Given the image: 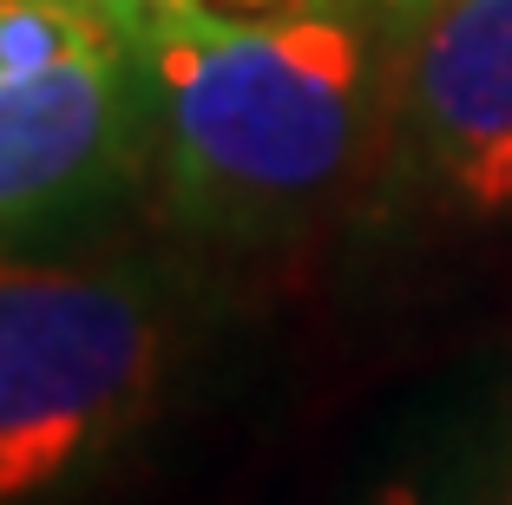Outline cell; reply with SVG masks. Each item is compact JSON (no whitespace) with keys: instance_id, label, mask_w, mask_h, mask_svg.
Here are the masks:
<instances>
[{"instance_id":"6da1fadb","label":"cell","mask_w":512,"mask_h":505,"mask_svg":"<svg viewBox=\"0 0 512 505\" xmlns=\"http://www.w3.org/2000/svg\"><path fill=\"white\" fill-rule=\"evenodd\" d=\"M381 0L171 7L132 33L145 151L191 230L263 237L342 191L381 86Z\"/></svg>"},{"instance_id":"7a4b0ae2","label":"cell","mask_w":512,"mask_h":505,"mask_svg":"<svg viewBox=\"0 0 512 505\" xmlns=\"http://www.w3.org/2000/svg\"><path fill=\"white\" fill-rule=\"evenodd\" d=\"M171 335L151 283L0 250V505L40 499L151 414Z\"/></svg>"},{"instance_id":"3957f363","label":"cell","mask_w":512,"mask_h":505,"mask_svg":"<svg viewBox=\"0 0 512 505\" xmlns=\"http://www.w3.org/2000/svg\"><path fill=\"white\" fill-rule=\"evenodd\" d=\"M145 151V73L106 0H0V237L119 184Z\"/></svg>"},{"instance_id":"277c9868","label":"cell","mask_w":512,"mask_h":505,"mask_svg":"<svg viewBox=\"0 0 512 505\" xmlns=\"http://www.w3.org/2000/svg\"><path fill=\"white\" fill-rule=\"evenodd\" d=\"M407 158L467 217L512 210V0H394Z\"/></svg>"},{"instance_id":"5b68a950","label":"cell","mask_w":512,"mask_h":505,"mask_svg":"<svg viewBox=\"0 0 512 505\" xmlns=\"http://www.w3.org/2000/svg\"><path fill=\"white\" fill-rule=\"evenodd\" d=\"M106 7H112V14H119L125 20V27H145V20H158V14H171V7H191V0H106ZM381 7H388V0H381Z\"/></svg>"},{"instance_id":"8992f818","label":"cell","mask_w":512,"mask_h":505,"mask_svg":"<svg viewBox=\"0 0 512 505\" xmlns=\"http://www.w3.org/2000/svg\"><path fill=\"white\" fill-rule=\"evenodd\" d=\"M375 505H434L421 486H407V479H394V486H381L375 492Z\"/></svg>"},{"instance_id":"52a82bcc","label":"cell","mask_w":512,"mask_h":505,"mask_svg":"<svg viewBox=\"0 0 512 505\" xmlns=\"http://www.w3.org/2000/svg\"><path fill=\"white\" fill-rule=\"evenodd\" d=\"M388 7H394V0H388Z\"/></svg>"}]
</instances>
